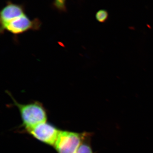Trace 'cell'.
Returning <instances> with one entry per match:
<instances>
[{"mask_svg":"<svg viewBox=\"0 0 153 153\" xmlns=\"http://www.w3.org/2000/svg\"><path fill=\"white\" fill-rule=\"evenodd\" d=\"M6 92L12 99L13 105L19 109L23 125L25 129H28L39 124L47 122V111L41 102L36 101L27 104H22L15 100L9 91L6 90Z\"/></svg>","mask_w":153,"mask_h":153,"instance_id":"cell-1","label":"cell"},{"mask_svg":"<svg viewBox=\"0 0 153 153\" xmlns=\"http://www.w3.org/2000/svg\"><path fill=\"white\" fill-rule=\"evenodd\" d=\"M28 133L40 141L54 146L60 130L47 122L26 130Z\"/></svg>","mask_w":153,"mask_h":153,"instance_id":"cell-4","label":"cell"},{"mask_svg":"<svg viewBox=\"0 0 153 153\" xmlns=\"http://www.w3.org/2000/svg\"><path fill=\"white\" fill-rule=\"evenodd\" d=\"M25 14L23 6L9 1L0 12V32L11 21Z\"/></svg>","mask_w":153,"mask_h":153,"instance_id":"cell-5","label":"cell"},{"mask_svg":"<svg viewBox=\"0 0 153 153\" xmlns=\"http://www.w3.org/2000/svg\"><path fill=\"white\" fill-rule=\"evenodd\" d=\"M95 17L96 19L98 22L104 23L108 19V13L105 10H100L96 14Z\"/></svg>","mask_w":153,"mask_h":153,"instance_id":"cell-7","label":"cell"},{"mask_svg":"<svg viewBox=\"0 0 153 153\" xmlns=\"http://www.w3.org/2000/svg\"><path fill=\"white\" fill-rule=\"evenodd\" d=\"M41 21L38 19L31 20L26 15L19 17L11 21L5 26L1 34H3L6 31L18 36L29 31H38L41 29Z\"/></svg>","mask_w":153,"mask_h":153,"instance_id":"cell-3","label":"cell"},{"mask_svg":"<svg viewBox=\"0 0 153 153\" xmlns=\"http://www.w3.org/2000/svg\"><path fill=\"white\" fill-rule=\"evenodd\" d=\"M86 134L60 130L54 148L58 153H75Z\"/></svg>","mask_w":153,"mask_h":153,"instance_id":"cell-2","label":"cell"},{"mask_svg":"<svg viewBox=\"0 0 153 153\" xmlns=\"http://www.w3.org/2000/svg\"><path fill=\"white\" fill-rule=\"evenodd\" d=\"M65 1L66 0H55L54 6L59 10L65 11L66 10Z\"/></svg>","mask_w":153,"mask_h":153,"instance_id":"cell-8","label":"cell"},{"mask_svg":"<svg viewBox=\"0 0 153 153\" xmlns=\"http://www.w3.org/2000/svg\"><path fill=\"white\" fill-rule=\"evenodd\" d=\"M91 136L90 134L87 133L82 143L75 153H94L90 143Z\"/></svg>","mask_w":153,"mask_h":153,"instance_id":"cell-6","label":"cell"}]
</instances>
